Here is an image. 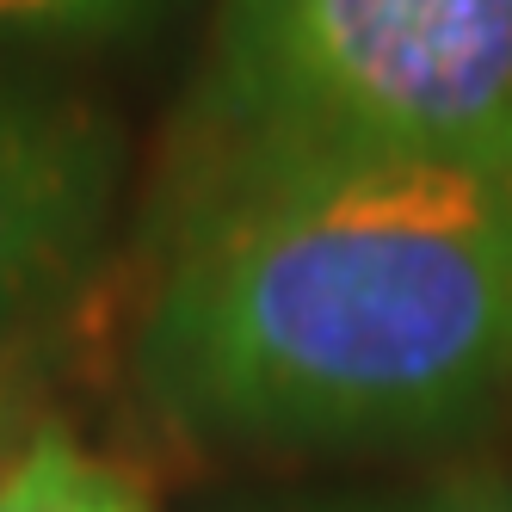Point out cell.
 I'll use <instances>...</instances> for the list:
<instances>
[{
  "mask_svg": "<svg viewBox=\"0 0 512 512\" xmlns=\"http://www.w3.org/2000/svg\"><path fill=\"white\" fill-rule=\"evenodd\" d=\"M136 389L241 451H401L512 395V167L173 161Z\"/></svg>",
  "mask_w": 512,
  "mask_h": 512,
  "instance_id": "obj_1",
  "label": "cell"
},
{
  "mask_svg": "<svg viewBox=\"0 0 512 512\" xmlns=\"http://www.w3.org/2000/svg\"><path fill=\"white\" fill-rule=\"evenodd\" d=\"M512 167V0H216L173 161Z\"/></svg>",
  "mask_w": 512,
  "mask_h": 512,
  "instance_id": "obj_2",
  "label": "cell"
},
{
  "mask_svg": "<svg viewBox=\"0 0 512 512\" xmlns=\"http://www.w3.org/2000/svg\"><path fill=\"white\" fill-rule=\"evenodd\" d=\"M124 186L118 124L0 50V340L87 290Z\"/></svg>",
  "mask_w": 512,
  "mask_h": 512,
  "instance_id": "obj_3",
  "label": "cell"
},
{
  "mask_svg": "<svg viewBox=\"0 0 512 512\" xmlns=\"http://www.w3.org/2000/svg\"><path fill=\"white\" fill-rule=\"evenodd\" d=\"M0 512H142V500L68 426H38L0 457Z\"/></svg>",
  "mask_w": 512,
  "mask_h": 512,
  "instance_id": "obj_4",
  "label": "cell"
},
{
  "mask_svg": "<svg viewBox=\"0 0 512 512\" xmlns=\"http://www.w3.org/2000/svg\"><path fill=\"white\" fill-rule=\"evenodd\" d=\"M173 0H0V50L13 44H118Z\"/></svg>",
  "mask_w": 512,
  "mask_h": 512,
  "instance_id": "obj_5",
  "label": "cell"
},
{
  "mask_svg": "<svg viewBox=\"0 0 512 512\" xmlns=\"http://www.w3.org/2000/svg\"><path fill=\"white\" fill-rule=\"evenodd\" d=\"M358 512H512V457L482 463L432 482L414 500H389V506H358Z\"/></svg>",
  "mask_w": 512,
  "mask_h": 512,
  "instance_id": "obj_6",
  "label": "cell"
},
{
  "mask_svg": "<svg viewBox=\"0 0 512 512\" xmlns=\"http://www.w3.org/2000/svg\"><path fill=\"white\" fill-rule=\"evenodd\" d=\"M0 414H7V395H0Z\"/></svg>",
  "mask_w": 512,
  "mask_h": 512,
  "instance_id": "obj_7",
  "label": "cell"
}]
</instances>
